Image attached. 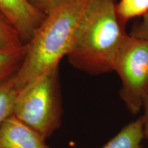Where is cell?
I'll use <instances>...</instances> for the list:
<instances>
[{
  "mask_svg": "<svg viewBox=\"0 0 148 148\" xmlns=\"http://www.w3.org/2000/svg\"><path fill=\"white\" fill-rule=\"evenodd\" d=\"M24 45L16 30L0 12V49H10Z\"/></svg>",
  "mask_w": 148,
  "mask_h": 148,
  "instance_id": "11",
  "label": "cell"
},
{
  "mask_svg": "<svg viewBox=\"0 0 148 148\" xmlns=\"http://www.w3.org/2000/svg\"><path fill=\"white\" fill-rule=\"evenodd\" d=\"M144 138L143 117L140 116L125 125L101 148H142Z\"/></svg>",
  "mask_w": 148,
  "mask_h": 148,
  "instance_id": "7",
  "label": "cell"
},
{
  "mask_svg": "<svg viewBox=\"0 0 148 148\" xmlns=\"http://www.w3.org/2000/svg\"><path fill=\"white\" fill-rule=\"evenodd\" d=\"M127 36L114 0H88L66 56L77 69L92 75L113 71Z\"/></svg>",
  "mask_w": 148,
  "mask_h": 148,
  "instance_id": "1",
  "label": "cell"
},
{
  "mask_svg": "<svg viewBox=\"0 0 148 148\" xmlns=\"http://www.w3.org/2000/svg\"><path fill=\"white\" fill-rule=\"evenodd\" d=\"M143 108L144 109V115H143L144 134L145 138L148 140V90L144 97Z\"/></svg>",
  "mask_w": 148,
  "mask_h": 148,
  "instance_id": "14",
  "label": "cell"
},
{
  "mask_svg": "<svg viewBox=\"0 0 148 148\" xmlns=\"http://www.w3.org/2000/svg\"><path fill=\"white\" fill-rule=\"evenodd\" d=\"M88 0H66L46 16L26 45L14 81L21 90L34 79L58 66L71 49Z\"/></svg>",
  "mask_w": 148,
  "mask_h": 148,
  "instance_id": "2",
  "label": "cell"
},
{
  "mask_svg": "<svg viewBox=\"0 0 148 148\" xmlns=\"http://www.w3.org/2000/svg\"><path fill=\"white\" fill-rule=\"evenodd\" d=\"M0 12L27 43L46 17L28 0H0Z\"/></svg>",
  "mask_w": 148,
  "mask_h": 148,
  "instance_id": "5",
  "label": "cell"
},
{
  "mask_svg": "<svg viewBox=\"0 0 148 148\" xmlns=\"http://www.w3.org/2000/svg\"><path fill=\"white\" fill-rule=\"evenodd\" d=\"M25 52V44L15 48L0 49V82L16 73Z\"/></svg>",
  "mask_w": 148,
  "mask_h": 148,
  "instance_id": "9",
  "label": "cell"
},
{
  "mask_svg": "<svg viewBox=\"0 0 148 148\" xmlns=\"http://www.w3.org/2000/svg\"><path fill=\"white\" fill-rule=\"evenodd\" d=\"M113 71L121 80V99L131 113L137 114L148 90V40L127 35L118 51Z\"/></svg>",
  "mask_w": 148,
  "mask_h": 148,
  "instance_id": "4",
  "label": "cell"
},
{
  "mask_svg": "<svg viewBox=\"0 0 148 148\" xmlns=\"http://www.w3.org/2000/svg\"><path fill=\"white\" fill-rule=\"evenodd\" d=\"M13 75L0 82V127L8 118L13 115L14 105L20 91Z\"/></svg>",
  "mask_w": 148,
  "mask_h": 148,
  "instance_id": "8",
  "label": "cell"
},
{
  "mask_svg": "<svg viewBox=\"0 0 148 148\" xmlns=\"http://www.w3.org/2000/svg\"><path fill=\"white\" fill-rule=\"evenodd\" d=\"M130 36L140 40H148V12L137 24L134 25Z\"/></svg>",
  "mask_w": 148,
  "mask_h": 148,
  "instance_id": "13",
  "label": "cell"
},
{
  "mask_svg": "<svg viewBox=\"0 0 148 148\" xmlns=\"http://www.w3.org/2000/svg\"><path fill=\"white\" fill-rule=\"evenodd\" d=\"M45 140L14 115L0 127V148H50Z\"/></svg>",
  "mask_w": 148,
  "mask_h": 148,
  "instance_id": "6",
  "label": "cell"
},
{
  "mask_svg": "<svg viewBox=\"0 0 148 148\" xmlns=\"http://www.w3.org/2000/svg\"><path fill=\"white\" fill-rule=\"evenodd\" d=\"M28 1L47 16L58 8L66 0H28Z\"/></svg>",
  "mask_w": 148,
  "mask_h": 148,
  "instance_id": "12",
  "label": "cell"
},
{
  "mask_svg": "<svg viewBox=\"0 0 148 148\" xmlns=\"http://www.w3.org/2000/svg\"><path fill=\"white\" fill-rule=\"evenodd\" d=\"M13 115L45 139L60 127L62 102L58 66L20 90Z\"/></svg>",
  "mask_w": 148,
  "mask_h": 148,
  "instance_id": "3",
  "label": "cell"
},
{
  "mask_svg": "<svg viewBox=\"0 0 148 148\" xmlns=\"http://www.w3.org/2000/svg\"><path fill=\"white\" fill-rule=\"evenodd\" d=\"M118 18L122 23L148 12V0H121L116 5Z\"/></svg>",
  "mask_w": 148,
  "mask_h": 148,
  "instance_id": "10",
  "label": "cell"
}]
</instances>
